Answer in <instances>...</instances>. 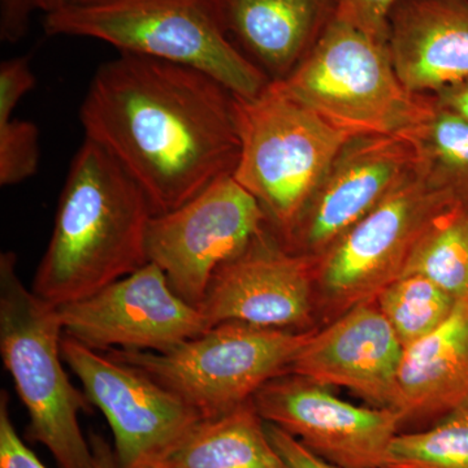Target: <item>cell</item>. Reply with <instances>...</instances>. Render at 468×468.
Instances as JSON below:
<instances>
[{
    "instance_id": "19",
    "label": "cell",
    "mask_w": 468,
    "mask_h": 468,
    "mask_svg": "<svg viewBox=\"0 0 468 468\" xmlns=\"http://www.w3.org/2000/svg\"><path fill=\"white\" fill-rule=\"evenodd\" d=\"M151 468H288L268 437L266 421L249 401L202 419Z\"/></svg>"
},
{
    "instance_id": "25",
    "label": "cell",
    "mask_w": 468,
    "mask_h": 468,
    "mask_svg": "<svg viewBox=\"0 0 468 468\" xmlns=\"http://www.w3.org/2000/svg\"><path fill=\"white\" fill-rule=\"evenodd\" d=\"M401 0H335L334 16L388 42L389 17Z\"/></svg>"
},
{
    "instance_id": "29",
    "label": "cell",
    "mask_w": 468,
    "mask_h": 468,
    "mask_svg": "<svg viewBox=\"0 0 468 468\" xmlns=\"http://www.w3.org/2000/svg\"><path fill=\"white\" fill-rule=\"evenodd\" d=\"M268 437L288 468H340L314 454L282 428L266 423Z\"/></svg>"
},
{
    "instance_id": "11",
    "label": "cell",
    "mask_w": 468,
    "mask_h": 468,
    "mask_svg": "<svg viewBox=\"0 0 468 468\" xmlns=\"http://www.w3.org/2000/svg\"><path fill=\"white\" fill-rule=\"evenodd\" d=\"M58 311L64 335L98 351L167 353L211 328L198 307L174 292L151 261Z\"/></svg>"
},
{
    "instance_id": "4",
    "label": "cell",
    "mask_w": 468,
    "mask_h": 468,
    "mask_svg": "<svg viewBox=\"0 0 468 468\" xmlns=\"http://www.w3.org/2000/svg\"><path fill=\"white\" fill-rule=\"evenodd\" d=\"M43 29L48 36L98 39L124 54L202 70L245 100L257 97L271 82L230 42L207 0H106L68 5L46 15Z\"/></svg>"
},
{
    "instance_id": "27",
    "label": "cell",
    "mask_w": 468,
    "mask_h": 468,
    "mask_svg": "<svg viewBox=\"0 0 468 468\" xmlns=\"http://www.w3.org/2000/svg\"><path fill=\"white\" fill-rule=\"evenodd\" d=\"M37 84L27 57L8 58L0 64V122L11 119L17 104Z\"/></svg>"
},
{
    "instance_id": "8",
    "label": "cell",
    "mask_w": 468,
    "mask_h": 468,
    "mask_svg": "<svg viewBox=\"0 0 468 468\" xmlns=\"http://www.w3.org/2000/svg\"><path fill=\"white\" fill-rule=\"evenodd\" d=\"M463 205L443 192L415 165L378 207L316 260V284L340 313L399 279L431 224L445 209Z\"/></svg>"
},
{
    "instance_id": "20",
    "label": "cell",
    "mask_w": 468,
    "mask_h": 468,
    "mask_svg": "<svg viewBox=\"0 0 468 468\" xmlns=\"http://www.w3.org/2000/svg\"><path fill=\"white\" fill-rule=\"evenodd\" d=\"M417 153V168L428 180L468 206V122L443 109L432 110L406 133Z\"/></svg>"
},
{
    "instance_id": "23",
    "label": "cell",
    "mask_w": 468,
    "mask_h": 468,
    "mask_svg": "<svg viewBox=\"0 0 468 468\" xmlns=\"http://www.w3.org/2000/svg\"><path fill=\"white\" fill-rule=\"evenodd\" d=\"M384 468H468V401L426 430L399 432Z\"/></svg>"
},
{
    "instance_id": "26",
    "label": "cell",
    "mask_w": 468,
    "mask_h": 468,
    "mask_svg": "<svg viewBox=\"0 0 468 468\" xmlns=\"http://www.w3.org/2000/svg\"><path fill=\"white\" fill-rule=\"evenodd\" d=\"M69 5V0H0V39L16 43L27 36L37 12L50 15Z\"/></svg>"
},
{
    "instance_id": "5",
    "label": "cell",
    "mask_w": 468,
    "mask_h": 468,
    "mask_svg": "<svg viewBox=\"0 0 468 468\" xmlns=\"http://www.w3.org/2000/svg\"><path fill=\"white\" fill-rule=\"evenodd\" d=\"M277 82L351 134H403L433 107V95L414 94L402 84L388 42L334 14L300 64Z\"/></svg>"
},
{
    "instance_id": "9",
    "label": "cell",
    "mask_w": 468,
    "mask_h": 468,
    "mask_svg": "<svg viewBox=\"0 0 468 468\" xmlns=\"http://www.w3.org/2000/svg\"><path fill=\"white\" fill-rule=\"evenodd\" d=\"M267 226L257 199L226 176L180 207L154 215L147 257L165 273L174 292L199 307L215 271Z\"/></svg>"
},
{
    "instance_id": "30",
    "label": "cell",
    "mask_w": 468,
    "mask_h": 468,
    "mask_svg": "<svg viewBox=\"0 0 468 468\" xmlns=\"http://www.w3.org/2000/svg\"><path fill=\"white\" fill-rule=\"evenodd\" d=\"M433 98L439 106L457 113L468 122V79L443 88L433 94Z\"/></svg>"
},
{
    "instance_id": "14",
    "label": "cell",
    "mask_w": 468,
    "mask_h": 468,
    "mask_svg": "<svg viewBox=\"0 0 468 468\" xmlns=\"http://www.w3.org/2000/svg\"><path fill=\"white\" fill-rule=\"evenodd\" d=\"M316 261L289 250L270 227L215 271L199 311L209 326L224 322L310 331Z\"/></svg>"
},
{
    "instance_id": "21",
    "label": "cell",
    "mask_w": 468,
    "mask_h": 468,
    "mask_svg": "<svg viewBox=\"0 0 468 468\" xmlns=\"http://www.w3.org/2000/svg\"><path fill=\"white\" fill-rule=\"evenodd\" d=\"M426 277L454 300L468 298V206L445 209L410 255L401 276ZM399 276V277H401Z\"/></svg>"
},
{
    "instance_id": "18",
    "label": "cell",
    "mask_w": 468,
    "mask_h": 468,
    "mask_svg": "<svg viewBox=\"0 0 468 468\" xmlns=\"http://www.w3.org/2000/svg\"><path fill=\"white\" fill-rule=\"evenodd\" d=\"M399 389L403 423L437 421L468 401V298L439 328L405 347Z\"/></svg>"
},
{
    "instance_id": "31",
    "label": "cell",
    "mask_w": 468,
    "mask_h": 468,
    "mask_svg": "<svg viewBox=\"0 0 468 468\" xmlns=\"http://www.w3.org/2000/svg\"><path fill=\"white\" fill-rule=\"evenodd\" d=\"M89 440L94 454V468H117L115 452L107 440L97 433H92Z\"/></svg>"
},
{
    "instance_id": "6",
    "label": "cell",
    "mask_w": 468,
    "mask_h": 468,
    "mask_svg": "<svg viewBox=\"0 0 468 468\" xmlns=\"http://www.w3.org/2000/svg\"><path fill=\"white\" fill-rule=\"evenodd\" d=\"M239 155L232 177L284 239L311 193L345 143L353 137L294 100L277 81L257 95L236 97Z\"/></svg>"
},
{
    "instance_id": "10",
    "label": "cell",
    "mask_w": 468,
    "mask_h": 468,
    "mask_svg": "<svg viewBox=\"0 0 468 468\" xmlns=\"http://www.w3.org/2000/svg\"><path fill=\"white\" fill-rule=\"evenodd\" d=\"M64 363L109 421L117 468H151L201 415L143 369L64 335Z\"/></svg>"
},
{
    "instance_id": "12",
    "label": "cell",
    "mask_w": 468,
    "mask_h": 468,
    "mask_svg": "<svg viewBox=\"0 0 468 468\" xmlns=\"http://www.w3.org/2000/svg\"><path fill=\"white\" fill-rule=\"evenodd\" d=\"M251 401L266 423L340 468H384L403 424L397 410L354 405L329 387L295 374L268 381Z\"/></svg>"
},
{
    "instance_id": "22",
    "label": "cell",
    "mask_w": 468,
    "mask_h": 468,
    "mask_svg": "<svg viewBox=\"0 0 468 468\" xmlns=\"http://www.w3.org/2000/svg\"><path fill=\"white\" fill-rule=\"evenodd\" d=\"M375 301L403 347L439 328L458 303L451 294L419 275L399 277L384 286Z\"/></svg>"
},
{
    "instance_id": "7",
    "label": "cell",
    "mask_w": 468,
    "mask_h": 468,
    "mask_svg": "<svg viewBox=\"0 0 468 468\" xmlns=\"http://www.w3.org/2000/svg\"><path fill=\"white\" fill-rule=\"evenodd\" d=\"M313 332L224 322L167 353L122 349L106 353L143 369L203 419H209L251 401L264 384L286 374Z\"/></svg>"
},
{
    "instance_id": "3",
    "label": "cell",
    "mask_w": 468,
    "mask_h": 468,
    "mask_svg": "<svg viewBox=\"0 0 468 468\" xmlns=\"http://www.w3.org/2000/svg\"><path fill=\"white\" fill-rule=\"evenodd\" d=\"M58 307L27 289L15 252L0 255V353L29 414L27 436L51 452L58 468H94L80 414L90 411L84 392L63 366Z\"/></svg>"
},
{
    "instance_id": "2",
    "label": "cell",
    "mask_w": 468,
    "mask_h": 468,
    "mask_svg": "<svg viewBox=\"0 0 468 468\" xmlns=\"http://www.w3.org/2000/svg\"><path fill=\"white\" fill-rule=\"evenodd\" d=\"M154 215L140 185L85 138L70 162L32 291L58 307L140 270L149 263L147 232Z\"/></svg>"
},
{
    "instance_id": "32",
    "label": "cell",
    "mask_w": 468,
    "mask_h": 468,
    "mask_svg": "<svg viewBox=\"0 0 468 468\" xmlns=\"http://www.w3.org/2000/svg\"><path fill=\"white\" fill-rule=\"evenodd\" d=\"M106 2V0H69V5H90V3Z\"/></svg>"
},
{
    "instance_id": "13",
    "label": "cell",
    "mask_w": 468,
    "mask_h": 468,
    "mask_svg": "<svg viewBox=\"0 0 468 468\" xmlns=\"http://www.w3.org/2000/svg\"><path fill=\"white\" fill-rule=\"evenodd\" d=\"M417 165L405 135L356 134L320 178L282 243L319 260L389 196Z\"/></svg>"
},
{
    "instance_id": "15",
    "label": "cell",
    "mask_w": 468,
    "mask_h": 468,
    "mask_svg": "<svg viewBox=\"0 0 468 468\" xmlns=\"http://www.w3.org/2000/svg\"><path fill=\"white\" fill-rule=\"evenodd\" d=\"M403 350L374 298L350 307L325 328L314 331L286 374L300 375L325 387L345 388L369 406L397 410Z\"/></svg>"
},
{
    "instance_id": "24",
    "label": "cell",
    "mask_w": 468,
    "mask_h": 468,
    "mask_svg": "<svg viewBox=\"0 0 468 468\" xmlns=\"http://www.w3.org/2000/svg\"><path fill=\"white\" fill-rule=\"evenodd\" d=\"M41 159L38 126L27 120L0 122V185L11 186L37 174Z\"/></svg>"
},
{
    "instance_id": "28",
    "label": "cell",
    "mask_w": 468,
    "mask_h": 468,
    "mask_svg": "<svg viewBox=\"0 0 468 468\" xmlns=\"http://www.w3.org/2000/svg\"><path fill=\"white\" fill-rule=\"evenodd\" d=\"M0 468H48L18 436L5 390L0 394Z\"/></svg>"
},
{
    "instance_id": "17",
    "label": "cell",
    "mask_w": 468,
    "mask_h": 468,
    "mask_svg": "<svg viewBox=\"0 0 468 468\" xmlns=\"http://www.w3.org/2000/svg\"><path fill=\"white\" fill-rule=\"evenodd\" d=\"M230 42L271 81L300 64L334 14L335 0H207Z\"/></svg>"
},
{
    "instance_id": "16",
    "label": "cell",
    "mask_w": 468,
    "mask_h": 468,
    "mask_svg": "<svg viewBox=\"0 0 468 468\" xmlns=\"http://www.w3.org/2000/svg\"><path fill=\"white\" fill-rule=\"evenodd\" d=\"M388 46L414 94L433 95L468 79V0H401L390 14Z\"/></svg>"
},
{
    "instance_id": "1",
    "label": "cell",
    "mask_w": 468,
    "mask_h": 468,
    "mask_svg": "<svg viewBox=\"0 0 468 468\" xmlns=\"http://www.w3.org/2000/svg\"><path fill=\"white\" fill-rule=\"evenodd\" d=\"M80 120L163 214L221 177L239 155L236 95L194 68L124 54L91 79Z\"/></svg>"
}]
</instances>
